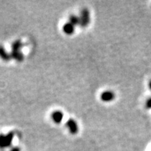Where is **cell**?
Listing matches in <instances>:
<instances>
[{"label":"cell","instance_id":"obj_9","mask_svg":"<svg viewBox=\"0 0 151 151\" xmlns=\"http://www.w3.org/2000/svg\"><path fill=\"white\" fill-rule=\"evenodd\" d=\"M23 43L21 40H16L11 44V50H20L23 47Z\"/></svg>","mask_w":151,"mask_h":151},{"label":"cell","instance_id":"obj_2","mask_svg":"<svg viewBox=\"0 0 151 151\" xmlns=\"http://www.w3.org/2000/svg\"><path fill=\"white\" fill-rule=\"evenodd\" d=\"M80 25L82 27H86L90 22V14L88 9H83L81 11Z\"/></svg>","mask_w":151,"mask_h":151},{"label":"cell","instance_id":"obj_12","mask_svg":"<svg viewBox=\"0 0 151 151\" xmlns=\"http://www.w3.org/2000/svg\"><path fill=\"white\" fill-rule=\"evenodd\" d=\"M148 87H149V89L151 90V80L149 81V83H148Z\"/></svg>","mask_w":151,"mask_h":151},{"label":"cell","instance_id":"obj_10","mask_svg":"<svg viewBox=\"0 0 151 151\" xmlns=\"http://www.w3.org/2000/svg\"><path fill=\"white\" fill-rule=\"evenodd\" d=\"M69 22L71 23L73 25L76 26V25H80V17L78 16H76V15H71L69 17Z\"/></svg>","mask_w":151,"mask_h":151},{"label":"cell","instance_id":"obj_8","mask_svg":"<svg viewBox=\"0 0 151 151\" xmlns=\"http://www.w3.org/2000/svg\"><path fill=\"white\" fill-rule=\"evenodd\" d=\"M0 58L4 61H9L11 58V54L6 52V50H5V48L2 46H0Z\"/></svg>","mask_w":151,"mask_h":151},{"label":"cell","instance_id":"obj_11","mask_svg":"<svg viewBox=\"0 0 151 151\" xmlns=\"http://www.w3.org/2000/svg\"><path fill=\"white\" fill-rule=\"evenodd\" d=\"M146 106L147 109H151V97L150 98V99H148V101H146Z\"/></svg>","mask_w":151,"mask_h":151},{"label":"cell","instance_id":"obj_4","mask_svg":"<svg viewBox=\"0 0 151 151\" xmlns=\"http://www.w3.org/2000/svg\"><path fill=\"white\" fill-rule=\"evenodd\" d=\"M101 99L104 102H110L112 101L116 97V94L113 91L111 90H106L102 92L101 94Z\"/></svg>","mask_w":151,"mask_h":151},{"label":"cell","instance_id":"obj_5","mask_svg":"<svg viewBox=\"0 0 151 151\" xmlns=\"http://www.w3.org/2000/svg\"><path fill=\"white\" fill-rule=\"evenodd\" d=\"M52 120L57 124H60L64 118V114L61 111H55L51 114Z\"/></svg>","mask_w":151,"mask_h":151},{"label":"cell","instance_id":"obj_3","mask_svg":"<svg viewBox=\"0 0 151 151\" xmlns=\"http://www.w3.org/2000/svg\"><path fill=\"white\" fill-rule=\"evenodd\" d=\"M65 125L67 129L69 130V132L71 134H76L78 132V124H77L76 121L75 120H73V119H69L67 122H66Z\"/></svg>","mask_w":151,"mask_h":151},{"label":"cell","instance_id":"obj_7","mask_svg":"<svg viewBox=\"0 0 151 151\" xmlns=\"http://www.w3.org/2000/svg\"><path fill=\"white\" fill-rule=\"evenodd\" d=\"M11 58L18 62H22L24 60L23 53L21 52V50H11Z\"/></svg>","mask_w":151,"mask_h":151},{"label":"cell","instance_id":"obj_1","mask_svg":"<svg viewBox=\"0 0 151 151\" xmlns=\"http://www.w3.org/2000/svg\"><path fill=\"white\" fill-rule=\"evenodd\" d=\"M14 137V132H9L7 134H0V148H5V147L10 146L11 143H12Z\"/></svg>","mask_w":151,"mask_h":151},{"label":"cell","instance_id":"obj_13","mask_svg":"<svg viewBox=\"0 0 151 151\" xmlns=\"http://www.w3.org/2000/svg\"><path fill=\"white\" fill-rule=\"evenodd\" d=\"M11 151H20V150H19L18 148H15L13 149V150Z\"/></svg>","mask_w":151,"mask_h":151},{"label":"cell","instance_id":"obj_6","mask_svg":"<svg viewBox=\"0 0 151 151\" xmlns=\"http://www.w3.org/2000/svg\"><path fill=\"white\" fill-rule=\"evenodd\" d=\"M62 29H63V32L66 34V35H73L75 31V26L71 23H70L69 22H68L67 23L64 24L63 28H62Z\"/></svg>","mask_w":151,"mask_h":151}]
</instances>
